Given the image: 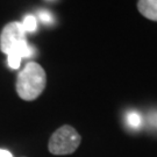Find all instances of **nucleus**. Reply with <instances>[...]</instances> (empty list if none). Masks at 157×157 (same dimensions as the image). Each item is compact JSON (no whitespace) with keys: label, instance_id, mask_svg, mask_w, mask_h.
I'll use <instances>...</instances> for the list:
<instances>
[{"label":"nucleus","instance_id":"7ed1b4c3","mask_svg":"<svg viewBox=\"0 0 157 157\" xmlns=\"http://www.w3.org/2000/svg\"><path fill=\"white\" fill-rule=\"evenodd\" d=\"M80 142L82 137L78 132L71 126L64 124L51 135L48 149L52 155L56 156L70 155L78 149Z\"/></svg>","mask_w":157,"mask_h":157},{"label":"nucleus","instance_id":"0eeeda50","mask_svg":"<svg viewBox=\"0 0 157 157\" xmlns=\"http://www.w3.org/2000/svg\"><path fill=\"white\" fill-rule=\"evenodd\" d=\"M39 17L42 20V22L45 25H51L54 23V17L51 15V13H49L48 11H40L39 12Z\"/></svg>","mask_w":157,"mask_h":157},{"label":"nucleus","instance_id":"6e6552de","mask_svg":"<svg viewBox=\"0 0 157 157\" xmlns=\"http://www.w3.org/2000/svg\"><path fill=\"white\" fill-rule=\"evenodd\" d=\"M0 157H13V155L7 149H1L0 148Z\"/></svg>","mask_w":157,"mask_h":157},{"label":"nucleus","instance_id":"20e7f679","mask_svg":"<svg viewBox=\"0 0 157 157\" xmlns=\"http://www.w3.org/2000/svg\"><path fill=\"white\" fill-rule=\"evenodd\" d=\"M137 10L144 17L157 21V0H139Z\"/></svg>","mask_w":157,"mask_h":157},{"label":"nucleus","instance_id":"39448f33","mask_svg":"<svg viewBox=\"0 0 157 157\" xmlns=\"http://www.w3.org/2000/svg\"><path fill=\"white\" fill-rule=\"evenodd\" d=\"M22 27L26 33H33L37 29V20L34 15H27L23 19Z\"/></svg>","mask_w":157,"mask_h":157},{"label":"nucleus","instance_id":"423d86ee","mask_svg":"<svg viewBox=\"0 0 157 157\" xmlns=\"http://www.w3.org/2000/svg\"><path fill=\"white\" fill-rule=\"evenodd\" d=\"M128 124L133 128H137L141 124V115L137 112H130L127 117Z\"/></svg>","mask_w":157,"mask_h":157},{"label":"nucleus","instance_id":"f257e3e1","mask_svg":"<svg viewBox=\"0 0 157 157\" xmlns=\"http://www.w3.org/2000/svg\"><path fill=\"white\" fill-rule=\"evenodd\" d=\"M0 50L7 55V64L13 70H17L23 57L34 55V48L26 39L22 23L14 21L7 23L0 33Z\"/></svg>","mask_w":157,"mask_h":157},{"label":"nucleus","instance_id":"f03ea898","mask_svg":"<svg viewBox=\"0 0 157 157\" xmlns=\"http://www.w3.org/2000/svg\"><path fill=\"white\" fill-rule=\"evenodd\" d=\"M47 75L44 69L36 62H28L17 73L15 89L17 95L26 101L37 99L44 91Z\"/></svg>","mask_w":157,"mask_h":157}]
</instances>
